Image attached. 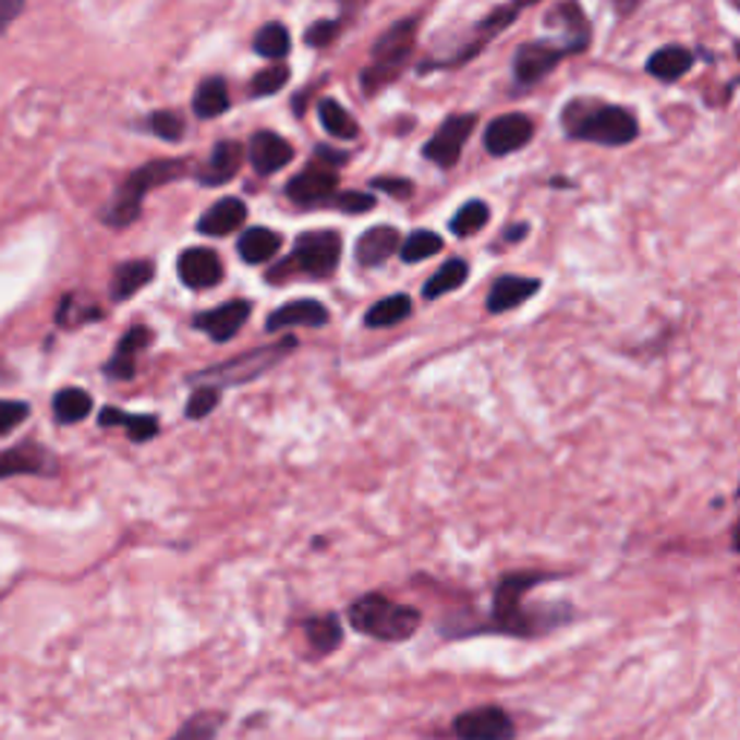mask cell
<instances>
[{"label":"cell","mask_w":740,"mask_h":740,"mask_svg":"<svg viewBox=\"0 0 740 740\" xmlns=\"http://www.w3.org/2000/svg\"><path fill=\"white\" fill-rule=\"evenodd\" d=\"M561 128L575 142H593L605 148H622L640 136L633 110L599 99H573L561 110Z\"/></svg>","instance_id":"2"},{"label":"cell","mask_w":740,"mask_h":740,"mask_svg":"<svg viewBox=\"0 0 740 740\" xmlns=\"http://www.w3.org/2000/svg\"><path fill=\"white\" fill-rule=\"evenodd\" d=\"M732 547H735V553H740V521L735 524V530H732Z\"/></svg>","instance_id":"50"},{"label":"cell","mask_w":740,"mask_h":740,"mask_svg":"<svg viewBox=\"0 0 740 740\" xmlns=\"http://www.w3.org/2000/svg\"><path fill=\"white\" fill-rule=\"evenodd\" d=\"M541 290L538 278H524V275H500L498 281L492 283L489 295H486V310L492 316L518 310L524 301H530Z\"/></svg>","instance_id":"19"},{"label":"cell","mask_w":740,"mask_h":740,"mask_svg":"<svg viewBox=\"0 0 740 740\" xmlns=\"http://www.w3.org/2000/svg\"><path fill=\"white\" fill-rule=\"evenodd\" d=\"M640 7H642V0H614V9L619 17H631Z\"/></svg>","instance_id":"47"},{"label":"cell","mask_w":740,"mask_h":740,"mask_svg":"<svg viewBox=\"0 0 740 740\" xmlns=\"http://www.w3.org/2000/svg\"><path fill=\"white\" fill-rule=\"evenodd\" d=\"M99 425L101 428H122V432H125L134 442L150 440V437H157V432H159L157 416L125 414V411H119V408H110V405L99 414Z\"/></svg>","instance_id":"27"},{"label":"cell","mask_w":740,"mask_h":740,"mask_svg":"<svg viewBox=\"0 0 740 740\" xmlns=\"http://www.w3.org/2000/svg\"><path fill=\"white\" fill-rule=\"evenodd\" d=\"M437 252H442V238L432 229H416L402 241L400 246V258L405 264H420V260L434 258Z\"/></svg>","instance_id":"35"},{"label":"cell","mask_w":740,"mask_h":740,"mask_svg":"<svg viewBox=\"0 0 740 740\" xmlns=\"http://www.w3.org/2000/svg\"><path fill=\"white\" fill-rule=\"evenodd\" d=\"M281 243V234L267 229V226H252V229H246L241 234V241H238V255L246 264H252V267H258V264H267V260H272L278 255Z\"/></svg>","instance_id":"26"},{"label":"cell","mask_w":740,"mask_h":740,"mask_svg":"<svg viewBox=\"0 0 740 740\" xmlns=\"http://www.w3.org/2000/svg\"><path fill=\"white\" fill-rule=\"evenodd\" d=\"M336 33H339V21H318L304 33V41L310 47H327L336 38Z\"/></svg>","instance_id":"44"},{"label":"cell","mask_w":740,"mask_h":740,"mask_svg":"<svg viewBox=\"0 0 740 740\" xmlns=\"http://www.w3.org/2000/svg\"><path fill=\"white\" fill-rule=\"evenodd\" d=\"M243 223H246V203L238 197H223L197 220V232L208 234V238H226V234L238 232Z\"/></svg>","instance_id":"24"},{"label":"cell","mask_w":740,"mask_h":740,"mask_svg":"<svg viewBox=\"0 0 740 740\" xmlns=\"http://www.w3.org/2000/svg\"><path fill=\"white\" fill-rule=\"evenodd\" d=\"M691 68H694V52L680 47V44L659 47V50L651 52V59L645 61V73L659 78V82H680L682 75H689Z\"/></svg>","instance_id":"25"},{"label":"cell","mask_w":740,"mask_h":740,"mask_svg":"<svg viewBox=\"0 0 740 740\" xmlns=\"http://www.w3.org/2000/svg\"><path fill=\"white\" fill-rule=\"evenodd\" d=\"M466 278H469V264L466 260H460V258H451V260H446L437 272L425 281V287H423V299L425 301H437V299H442V295H449V292H454V290H460L463 283H466Z\"/></svg>","instance_id":"29"},{"label":"cell","mask_w":740,"mask_h":740,"mask_svg":"<svg viewBox=\"0 0 740 740\" xmlns=\"http://www.w3.org/2000/svg\"><path fill=\"white\" fill-rule=\"evenodd\" d=\"M287 82H290V68H283V64H278V68L260 70V73L252 78V96H255V99L275 96V93L281 90Z\"/></svg>","instance_id":"41"},{"label":"cell","mask_w":740,"mask_h":740,"mask_svg":"<svg viewBox=\"0 0 740 740\" xmlns=\"http://www.w3.org/2000/svg\"><path fill=\"white\" fill-rule=\"evenodd\" d=\"M229 110V87L223 78H206L194 93V113L201 119H215Z\"/></svg>","instance_id":"32"},{"label":"cell","mask_w":740,"mask_h":740,"mask_svg":"<svg viewBox=\"0 0 740 740\" xmlns=\"http://www.w3.org/2000/svg\"><path fill=\"white\" fill-rule=\"evenodd\" d=\"M458 740H515V724L500 706H477L454 717Z\"/></svg>","instance_id":"11"},{"label":"cell","mask_w":740,"mask_h":740,"mask_svg":"<svg viewBox=\"0 0 740 740\" xmlns=\"http://www.w3.org/2000/svg\"><path fill=\"white\" fill-rule=\"evenodd\" d=\"M26 9V0H0V33H7L15 24L21 12Z\"/></svg>","instance_id":"46"},{"label":"cell","mask_w":740,"mask_h":740,"mask_svg":"<svg viewBox=\"0 0 740 740\" xmlns=\"http://www.w3.org/2000/svg\"><path fill=\"white\" fill-rule=\"evenodd\" d=\"M292 157H295V150H292V145L283 139L281 134H275V131H258V134L252 136L250 162L258 174L264 177L278 174L281 168L290 166Z\"/></svg>","instance_id":"18"},{"label":"cell","mask_w":740,"mask_h":740,"mask_svg":"<svg viewBox=\"0 0 740 740\" xmlns=\"http://www.w3.org/2000/svg\"><path fill=\"white\" fill-rule=\"evenodd\" d=\"M348 619L356 631L367 633L374 640L405 642L416 633V628L423 622V614L416 607L388 599L385 593H367L350 605Z\"/></svg>","instance_id":"3"},{"label":"cell","mask_w":740,"mask_h":740,"mask_svg":"<svg viewBox=\"0 0 740 740\" xmlns=\"http://www.w3.org/2000/svg\"><path fill=\"white\" fill-rule=\"evenodd\" d=\"M575 56L565 41H530L521 44L515 50V59H512V73H515V82L521 87H530V84H538L541 78H547L553 70L561 64L565 59Z\"/></svg>","instance_id":"9"},{"label":"cell","mask_w":740,"mask_h":740,"mask_svg":"<svg viewBox=\"0 0 740 740\" xmlns=\"http://www.w3.org/2000/svg\"><path fill=\"white\" fill-rule=\"evenodd\" d=\"M735 498H738V504H740V483H738V492H735Z\"/></svg>","instance_id":"51"},{"label":"cell","mask_w":740,"mask_h":740,"mask_svg":"<svg viewBox=\"0 0 740 740\" xmlns=\"http://www.w3.org/2000/svg\"><path fill=\"white\" fill-rule=\"evenodd\" d=\"M535 3H538V0H509L507 7H498L495 12L481 17V21L474 24L472 35H469L466 41L460 44V50L454 52V56H449L446 61H440V68H460V64L472 61L474 56L486 47V44L495 41L500 33H507L509 26L515 24L518 15H521L526 7H535Z\"/></svg>","instance_id":"8"},{"label":"cell","mask_w":740,"mask_h":740,"mask_svg":"<svg viewBox=\"0 0 740 740\" xmlns=\"http://www.w3.org/2000/svg\"><path fill=\"white\" fill-rule=\"evenodd\" d=\"M341 258V238L333 229H316V232L299 234V241L292 246L290 258L275 264L269 269V281L281 283L295 275H307V278H330L339 267Z\"/></svg>","instance_id":"6"},{"label":"cell","mask_w":740,"mask_h":740,"mask_svg":"<svg viewBox=\"0 0 740 740\" xmlns=\"http://www.w3.org/2000/svg\"><path fill=\"white\" fill-rule=\"evenodd\" d=\"M220 388H211V385H194V393L185 402V416L189 420H203L220 405Z\"/></svg>","instance_id":"39"},{"label":"cell","mask_w":740,"mask_h":740,"mask_svg":"<svg viewBox=\"0 0 740 740\" xmlns=\"http://www.w3.org/2000/svg\"><path fill=\"white\" fill-rule=\"evenodd\" d=\"M547 24L561 29V41L573 52H584L591 44V21L579 0H558L547 12Z\"/></svg>","instance_id":"17"},{"label":"cell","mask_w":740,"mask_h":740,"mask_svg":"<svg viewBox=\"0 0 740 740\" xmlns=\"http://www.w3.org/2000/svg\"><path fill=\"white\" fill-rule=\"evenodd\" d=\"M59 472V460L38 442H21L15 449L0 454V481L3 477H17V474H38V477H52Z\"/></svg>","instance_id":"14"},{"label":"cell","mask_w":740,"mask_h":740,"mask_svg":"<svg viewBox=\"0 0 740 740\" xmlns=\"http://www.w3.org/2000/svg\"><path fill=\"white\" fill-rule=\"evenodd\" d=\"M556 579V573H509L504 575L495 587L492 596V619L481 624L477 631L489 633H507V636H521V640H533V636H544V633L556 631L561 624L573 619V607L570 605H541L526 607L524 596L541 582Z\"/></svg>","instance_id":"1"},{"label":"cell","mask_w":740,"mask_h":740,"mask_svg":"<svg viewBox=\"0 0 740 740\" xmlns=\"http://www.w3.org/2000/svg\"><path fill=\"white\" fill-rule=\"evenodd\" d=\"M339 194V177L327 168L310 166L287 183V197L299 206H322Z\"/></svg>","instance_id":"13"},{"label":"cell","mask_w":740,"mask_h":740,"mask_svg":"<svg viewBox=\"0 0 740 740\" xmlns=\"http://www.w3.org/2000/svg\"><path fill=\"white\" fill-rule=\"evenodd\" d=\"M735 3H740V0H735Z\"/></svg>","instance_id":"52"},{"label":"cell","mask_w":740,"mask_h":740,"mask_svg":"<svg viewBox=\"0 0 740 740\" xmlns=\"http://www.w3.org/2000/svg\"><path fill=\"white\" fill-rule=\"evenodd\" d=\"M241 166H243L241 142H220V145H215V150L208 154L206 166L197 171V180H201L203 185H208V189H215V185L229 183V180L241 171Z\"/></svg>","instance_id":"22"},{"label":"cell","mask_w":740,"mask_h":740,"mask_svg":"<svg viewBox=\"0 0 740 740\" xmlns=\"http://www.w3.org/2000/svg\"><path fill=\"white\" fill-rule=\"evenodd\" d=\"M474 125H477V117H474V113H454V117L446 119V122L434 131L428 145L423 148L425 159H432L434 166L440 168L458 166L460 154L466 148V139L472 136Z\"/></svg>","instance_id":"10"},{"label":"cell","mask_w":740,"mask_h":740,"mask_svg":"<svg viewBox=\"0 0 740 740\" xmlns=\"http://www.w3.org/2000/svg\"><path fill=\"white\" fill-rule=\"evenodd\" d=\"M189 174V159H154L136 168L134 174H128V180L119 185V192L113 194L110 206L105 208V223L113 229H125L139 217L142 201L145 194L159 189V185L171 183V180H183Z\"/></svg>","instance_id":"4"},{"label":"cell","mask_w":740,"mask_h":740,"mask_svg":"<svg viewBox=\"0 0 740 740\" xmlns=\"http://www.w3.org/2000/svg\"><path fill=\"white\" fill-rule=\"evenodd\" d=\"M295 348H299V341L292 339V336H283V339L272 341V344H260V348L246 350V353L229 359L223 365L197 371V374L189 376V383L211 385V388H220V391L223 388H234V385H250L258 376L267 374V371H272L275 365H281L283 359L290 356Z\"/></svg>","instance_id":"5"},{"label":"cell","mask_w":740,"mask_h":740,"mask_svg":"<svg viewBox=\"0 0 740 740\" xmlns=\"http://www.w3.org/2000/svg\"><path fill=\"white\" fill-rule=\"evenodd\" d=\"M316 154L322 159H327V166H341V162L348 159V157H344V154H339V150H327V148H318Z\"/></svg>","instance_id":"48"},{"label":"cell","mask_w":740,"mask_h":740,"mask_svg":"<svg viewBox=\"0 0 740 740\" xmlns=\"http://www.w3.org/2000/svg\"><path fill=\"white\" fill-rule=\"evenodd\" d=\"M318 119L333 139H356L359 136V125L336 99H325L318 105Z\"/></svg>","instance_id":"34"},{"label":"cell","mask_w":740,"mask_h":740,"mask_svg":"<svg viewBox=\"0 0 740 740\" xmlns=\"http://www.w3.org/2000/svg\"><path fill=\"white\" fill-rule=\"evenodd\" d=\"M330 206L344 211V215H367V211L376 206V201L365 192H339L333 201H330Z\"/></svg>","instance_id":"42"},{"label":"cell","mask_w":740,"mask_h":740,"mask_svg":"<svg viewBox=\"0 0 740 740\" xmlns=\"http://www.w3.org/2000/svg\"><path fill=\"white\" fill-rule=\"evenodd\" d=\"M486 223H489V206L483 201H469L458 208V215L451 217L449 229L458 234V238H472V234L481 232Z\"/></svg>","instance_id":"36"},{"label":"cell","mask_w":740,"mask_h":740,"mask_svg":"<svg viewBox=\"0 0 740 740\" xmlns=\"http://www.w3.org/2000/svg\"><path fill=\"white\" fill-rule=\"evenodd\" d=\"M327 322H330V313L322 301L299 299L275 310L267 318V330L278 333V330H290V327H325Z\"/></svg>","instance_id":"21"},{"label":"cell","mask_w":740,"mask_h":740,"mask_svg":"<svg viewBox=\"0 0 740 740\" xmlns=\"http://www.w3.org/2000/svg\"><path fill=\"white\" fill-rule=\"evenodd\" d=\"M304 633H307L310 648L316 651L318 657H325L330 651H336L341 645V624L339 616L325 614V616H313L304 622Z\"/></svg>","instance_id":"30"},{"label":"cell","mask_w":740,"mask_h":740,"mask_svg":"<svg viewBox=\"0 0 740 740\" xmlns=\"http://www.w3.org/2000/svg\"><path fill=\"white\" fill-rule=\"evenodd\" d=\"M416 44V17H405L400 24H393L383 38L374 44V61L362 75L367 93H376L385 84H391L400 75L402 64L408 61L411 50Z\"/></svg>","instance_id":"7"},{"label":"cell","mask_w":740,"mask_h":740,"mask_svg":"<svg viewBox=\"0 0 740 740\" xmlns=\"http://www.w3.org/2000/svg\"><path fill=\"white\" fill-rule=\"evenodd\" d=\"M93 411V397L82 388H64L52 397V414L61 425L82 423L84 416Z\"/></svg>","instance_id":"31"},{"label":"cell","mask_w":740,"mask_h":740,"mask_svg":"<svg viewBox=\"0 0 740 740\" xmlns=\"http://www.w3.org/2000/svg\"><path fill=\"white\" fill-rule=\"evenodd\" d=\"M252 304L243 299H234L229 304H220L215 310H206L194 318V327L211 336V341H232L246 322H250Z\"/></svg>","instance_id":"16"},{"label":"cell","mask_w":740,"mask_h":740,"mask_svg":"<svg viewBox=\"0 0 740 740\" xmlns=\"http://www.w3.org/2000/svg\"><path fill=\"white\" fill-rule=\"evenodd\" d=\"M150 344L148 327H131L122 339H119L113 356L105 365V376L117 379V383H131L136 376V356Z\"/></svg>","instance_id":"20"},{"label":"cell","mask_w":740,"mask_h":740,"mask_svg":"<svg viewBox=\"0 0 740 740\" xmlns=\"http://www.w3.org/2000/svg\"><path fill=\"white\" fill-rule=\"evenodd\" d=\"M226 717L220 712H201V715L189 717L177 735H171L168 740H215L220 726H223Z\"/></svg>","instance_id":"37"},{"label":"cell","mask_w":740,"mask_h":740,"mask_svg":"<svg viewBox=\"0 0 740 740\" xmlns=\"http://www.w3.org/2000/svg\"><path fill=\"white\" fill-rule=\"evenodd\" d=\"M148 128L159 136V139L166 142H177L185 134V122L177 110H157V113H150Z\"/></svg>","instance_id":"40"},{"label":"cell","mask_w":740,"mask_h":740,"mask_svg":"<svg viewBox=\"0 0 740 740\" xmlns=\"http://www.w3.org/2000/svg\"><path fill=\"white\" fill-rule=\"evenodd\" d=\"M290 33H287V26L281 24H267L264 29H260L258 35H255V52L258 56H264V59H283V56H290Z\"/></svg>","instance_id":"38"},{"label":"cell","mask_w":740,"mask_h":740,"mask_svg":"<svg viewBox=\"0 0 740 740\" xmlns=\"http://www.w3.org/2000/svg\"><path fill=\"white\" fill-rule=\"evenodd\" d=\"M526 232H530V226L526 223L512 226V229H507V241H521V238H526Z\"/></svg>","instance_id":"49"},{"label":"cell","mask_w":740,"mask_h":740,"mask_svg":"<svg viewBox=\"0 0 740 740\" xmlns=\"http://www.w3.org/2000/svg\"><path fill=\"white\" fill-rule=\"evenodd\" d=\"M535 136V122L526 113H500L486 125L483 145L492 157H509L515 150L526 148Z\"/></svg>","instance_id":"12"},{"label":"cell","mask_w":740,"mask_h":740,"mask_svg":"<svg viewBox=\"0 0 740 740\" xmlns=\"http://www.w3.org/2000/svg\"><path fill=\"white\" fill-rule=\"evenodd\" d=\"M150 278H154V264L150 260H128V264H119L117 272H113V281H110V299L128 301L145 283H150Z\"/></svg>","instance_id":"28"},{"label":"cell","mask_w":740,"mask_h":740,"mask_svg":"<svg viewBox=\"0 0 740 740\" xmlns=\"http://www.w3.org/2000/svg\"><path fill=\"white\" fill-rule=\"evenodd\" d=\"M400 232L393 226H371L356 243V260L362 267H383L400 250Z\"/></svg>","instance_id":"23"},{"label":"cell","mask_w":740,"mask_h":740,"mask_svg":"<svg viewBox=\"0 0 740 740\" xmlns=\"http://www.w3.org/2000/svg\"><path fill=\"white\" fill-rule=\"evenodd\" d=\"M29 416V405L21 400H0V437L24 423Z\"/></svg>","instance_id":"43"},{"label":"cell","mask_w":740,"mask_h":740,"mask_svg":"<svg viewBox=\"0 0 740 740\" xmlns=\"http://www.w3.org/2000/svg\"><path fill=\"white\" fill-rule=\"evenodd\" d=\"M374 185L379 192L393 194V197H411V192H414L411 180H402V177H379V180H374Z\"/></svg>","instance_id":"45"},{"label":"cell","mask_w":740,"mask_h":740,"mask_svg":"<svg viewBox=\"0 0 740 740\" xmlns=\"http://www.w3.org/2000/svg\"><path fill=\"white\" fill-rule=\"evenodd\" d=\"M411 299H408L405 292H397V295H388V299L376 301L374 307L367 310L365 313V325L367 327H393L400 325V322H405L408 316H411Z\"/></svg>","instance_id":"33"},{"label":"cell","mask_w":740,"mask_h":740,"mask_svg":"<svg viewBox=\"0 0 740 740\" xmlns=\"http://www.w3.org/2000/svg\"><path fill=\"white\" fill-rule=\"evenodd\" d=\"M177 272L189 290H211L223 281V264L217 258V252L203 250V246L185 250L177 260Z\"/></svg>","instance_id":"15"}]
</instances>
